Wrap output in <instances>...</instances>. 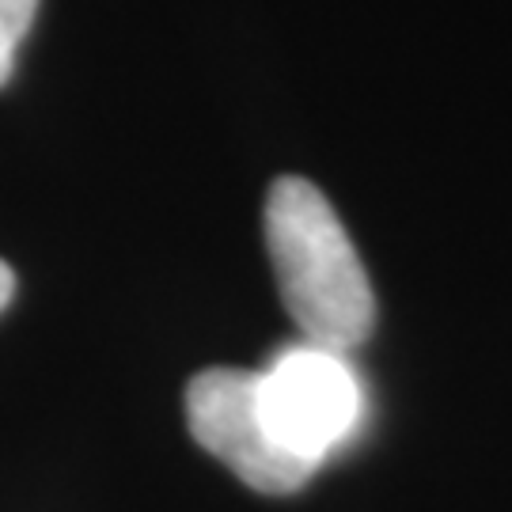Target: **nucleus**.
Instances as JSON below:
<instances>
[{"label": "nucleus", "mask_w": 512, "mask_h": 512, "mask_svg": "<svg viewBox=\"0 0 512 512\" xmlns=\"http://www.w3.org/2000/svg\"><path fill=\"white\" fill-rule=\"evenodd\" d=\"M266 251L304 342L338 353L365 346L376 327V296L346 224L319 186L300 175H285L270 186Z\"/></svg>", "instance_id": "1"}, {"label": "nucleus", "mask_w": 512, "mask_h": 512, "mask_svg": "<svg viewBox=\"0 0 512 512\" xmlns=\"http://www.w3.org/2000/svg\"><path fill=\"white\" fill-rule=\"evenodd\" d=\"M255 376L270 433L308 471H319L361 429L365 384L349 353L300 338L277 349Z\"/></svg>", "instance_id": "2"}, {"label": "nucleus", "mask_w": 512, "mask_h": 512, "mask_svg": "<svg viewBox=\"0 0 512 512\" xmlns=\"http://www.w3.org/2000/svg\"><path fill=\"white\" fill-rule=\"evenodd\" d=\"M186 425L209 456H217L258 494H293L315 475L274 440L251 368L198 372L186 387Z\"/></svg>", "instance_id": "3"}, {"label": "nucleus", "mask_w": 512, "mask_h": 512, "mask_svg": "<svg viewBox=\"0 0 512 512\" xmlns=\"http://www.w3.org/2000/svg\"><path fill=\"white\" fill-rule=\"evenodd\" d=\"M35 12L38 0H0V84H8V76L16 69L19 42L31 31Z\"/></svg>", "instance_id": "4"}, {"label": "nucleus", "mask_w": 512, "mask_h": 512, "mask_svg": "<svg viewBox=\"0 0 512 512\" xmlns=\"http://www.w3.org/2000/svg\"><path fill=\"white\" fill-rule=\"evenodd\" d=\"M16 293V274H12V266L0 258V311L8 308V300Z\"/></svg>", "instance_id": "5"}]
</instances>
